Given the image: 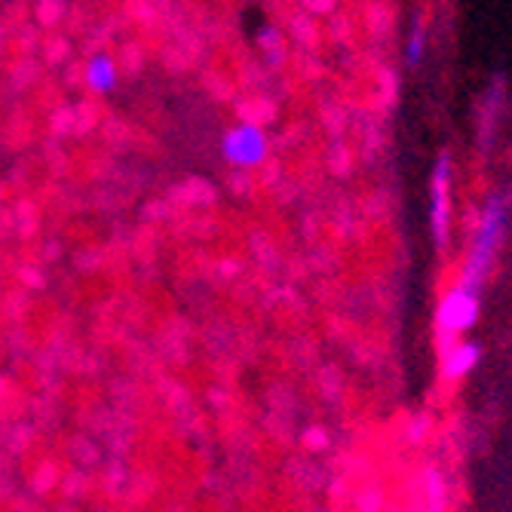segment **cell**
Listing matches in <instances>:
<instances>
[{
	"label": "cell",
	"mask_w": 512,
	"mask_h": 512,
	"mask_svg": "<svg viewBox=\"0 0 512 512\" xmlns=\"http://www.w3.org/2000/svg\"><path fill=\"white\" fill-rule=\"evenodd\" d=\"M509 215H512V191H494L488 194L479 218H476V227H473V240H470V249H467V258H463V267H460V276L457 283L463 289H473V292H482L485 283H488V273L494 270V261L503 249V240H506V230H509Z\"/></svg>",
	"instance_id": "1"
},
{
	"label": "cell",
	"mask_w": 512,
	"mask_h": 512,
	"mask_svg": "<svg viewBox=\"0 0 512 512\" xmlns=\"http://www.w3.org/2000/svg\"><path fill=\"white\" fill-rule=\"evenodd\" d=\"M479 313H482V292H473V289H463L460 283H454L439 307H436V332H439V344L448 347L460 338H467L476 322H479Z\"/></svg>",
	"instance_id": "2"
},
{
	"label": "cell",
	"mask_w": 512,
	"mask_h": 512,
	"mask_svg": "<svg viewBox=\"0 0 512 512\" xmlns=\"http://www.w3.org/2000/svg\"><path fill=\"white\" fill-rule=\"evenodd\" d=\"M451 194H454V160L451 151H442L430 175V234L436 249L451 243Z\"/></svg>",
	"instance_id": "3"
},
{
	"label": "cell",
	"mask_w": 512,
	"mask_h": 512,
	"mask_svg": "<svg viewBox=\"0 0 512 512\" xmlns=\"http://www.w3.org/2000/svg\"><path fill=\"white\" fill-rule=\"evenodd\" d=\"M270 154V138L255 123H237L221 135V157L237 169H255Z\"/></svg>",
	"instance_id": "4"
},
{
	"label": "cell",
	"mask_w": 512,
	"mask_h": 512,
	"mask_svg": "<svg viewBox=\"0 0 512 512\" xmlns=\"http://www.w3.org/2000/svg\"><path fill=\"white\" fill-rule=\"evenodd\" d=\"M479 362H482V344L470 341V338H460V341L442 347V378L448 384H457L463 378H470Z\"/></svg>",
	"instance_id": "5"
},
{
	"label": "cell",
	"mask_w": 512,
	"mask_h": 512,
	"mask_svg": "<svg viewBox=\"0 0 512 512\" xmlns=\"http://www.w3.org/2000/svg\"><path fill=\"white\" fill-rule=\"evenodd\" d=\"M83 77H86V86H89L92 92H99V96H108V92H114V89H117V83H120L117 62H114L108 53L92 56V59L86 62Z\"/></svg>",
	"instance_id": "6"
},
{
	"label": "cell",
	"mask_w": 512,
	"mask_h": 512,
	"mask_svg": "<svg viewBox=\"0 0 512 512\" xmlns=\"http://www.w3.org/2000/svg\"><path fill=\"white\" fill-rule=\"evenodd\" d=\"M427 43H430V37H427V25H424L421 19H414V22H411V28H408V37H405V50H402L405 65H408L411 71L424 65V59H427Z\"/></svg>",
	"instance_id": "7"
}]
</instances>
